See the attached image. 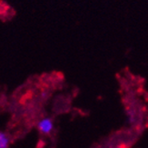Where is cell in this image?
I'll list each match as a JSON object with an SVG mask.
<instances>
[{
	"mask_svg": "<svg viewBox=\"0 0 148 148\" xmlns=\"http://www.w3.org/2000/svg\"><path fill=\"white\" fill-rule=\"evenodd\" d=\"M37 130L44 136H48L54 130V121L50 117H44L37 123Z\"/></svg>",
	"mask_w": 148,
	"mask_h": 148,
	"instance_id": "obj_1",
	"label": "cell"
},
{
	"mask_svg": "<svg viewBox=\"0 0 148 148\" xmlns=\"http://www.w3.org/2000/svg\"><path fill=\"white\" fill-rule=\"evenodd\" d=\"M10 138L9 136L4 131H0V148H9Z\"/></svg>",
	"mask_w": 148,
	"mask_h": 148,
	"instance_id": "obj_2",
	"label": "cell"
},
{
	"mask_svg": "<svg viewBox=\"0 0 148 148\" xmlns=\"http://www.w3.org/2000/svg\"><path fill=\"white\" fill-rule=\"evenodd\" d=\"M114 148H123V147L120 146V145H117V146H115V147H114Z\"/></svg>",
	"mask_w": 148,
	"mask_h": 148,
	"instance_id": "obj_3",
	"label": "cell"
}]
</instances>
